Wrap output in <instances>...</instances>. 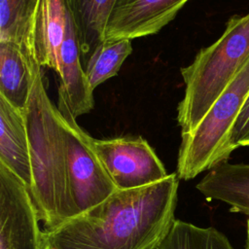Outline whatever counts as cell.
<instances>
[{
  "label": "cell",
  "mask_w": 249,
  "mask_h": 249,
  "mask_svg": "<svg viewBox=\"0 0 249 249\" xmlns=\"http://www.w3.org/2000/svg\"><path fill=\"white\" fill-rule=\"evenodd\" d=\"M31 89L24 109L28 133L31 184L28 189L39 221L56 227L98 204L117 188L101 164L91 136L53 104L42 66L24 50Z\"/></svg>",
  "instance_id": "1"
},
{
  "label": "cell",
  "mask_w": 249,
  "mask_h": 249,
  "mask_svg": "<svg viewBox=\"0 0 249 249\" xmlns=\"http://www.w3.org/2000/svg\"><path fill=\"white\" fill-rule=\"evenodd\" d=\"M179 178L116 191L82 214L41 231V249H157L175 219Z\"/></svg>",
  "instance_id": "2"
},
{
  "label": "cell",
  "mask_w": 249,
  "mask_h": 249,
  "mask_svg": "<svg viewBox=\"0 0 249 249\" xmlns=\"http://www.w3.org/2000/svg\"><path fill=\"white\" fill-rule=\"evenodd\" d=\"M248 57L249 13L230 18L220 38L180 69L185 84L184 96L177 107L181 134L199 124Z\"/></svg>",
  "instance_id": "3"
},
{
  "label": "cell",
  "mask_w": 249,
  "mask_h": 249,
  "mask_svg": "<svg viewBox=\"0 0 249 249\" xmlns=\"http://www.w3.org/2000/svg\"><path fill=\"white\" fill-rule=\"evenodd\" d=\"M248 94L249 57L199 124L181 134L176 168L179 179H194L227 161L232 153L230 133Z\"/></svg>",
  "instance_id": "4"
},
{
  "label": "cell",
  "mask_w": 249,
  "mask_h": 249,
  "mask_svg": "<svg viewBox=\"0 0 249 249\" xmlns=\"http://www.w3.org/2000/svg\"><path fill=\"white\" fill-rule=\"evenodd\" d=\"M91 145L119 191L146 187L168 175L154 149L142 136L127 135L109 139L91 137Z\"/></svg>",
  "instance_id": "5"
},
{
  "label": "cell",
  "mask_w": 249,
  "mask_h": 249,
  "mask_svg": "<svg viewBox=\"0 0 249 249\" xmlns=\"http://www.w3.org/2000/svg\"><path fill=\"white\" fill-rule=\"evenodd\" d=\"M28 189L0 163V249H41V230Z\"/></svg>",
  "instance_id": "6"
},
{
  "label": "cell",
  "mask_w": 249,
  "mask_h": 249,
  "mask_svg": "<svg viewBox=\"0 0 249 249\" xmlns=\"http://www.w3.org/2000/svg\"><path fill=\"white\" fill-rule=\"evenodd\" d=\"M189 0H116L104 40L135 39L157 34Z\"/></svg>",
  "instance_id": "7"
},
{
  "label": "cell",
  "mask_w": 249,
  "mask_h": 249,
  "mask_svg": "<svg viewBox=\"0 0 249 249\" xmlns=\"http://www.w3.org/2000/svg\"><path fill=\"white\" fill-rule=\"evenodd\" d=\"M81 46L76 26L69 11L66 15L65 38L61 45L58 68L57 109L75 120L94 107L93 89L81 64Z\"/></svg>",
  "instance_id": "8"
},
{
  "label": "cell",
  "mask_w": 249,
  "mask_h": 249,
  "mask_svg": "<svg viewBox=\"0 0 249 249\" xmlns=\"http://www.w3.org/2000/svg\"><path fill=\"white\" fill-rule=\"evenodd\" d=\"M67 11L65 0H39L22 46L31 51L42 67H49L56 74L65 38Z\"/></svg>",
  "instance_id": "9"
},
{
  "label": "cell",
  "mask_w": 249,
  "mask_h": 249,
  "mask_svg": "<svg viewBox=\"0 0 249 249\" xmlns=\"http://www.w3.org/2000/svg\"><path fill=\"white\" fill-rule=\"evenodd\" d=\"M0 163L29 189L31 160L24 112L0 95Z\"/></svg>",
  "instance_id": "10"
},
{
  "label": "cell",
  "mask_w": 249,
  "mask_h": 249,
  "mask_svg": "<svg viewBox=\"0 0 249 249\" xmlns=\"http://www.w3.org/2000/svg\"><path fill=\"white\" fill-rule=\"evenodd\" d=\"M196 189L207 198L228 204L231 212L249 217V164L224 161L210 169Z\"/></svg>",
  "instance_id": "11"
},
{
  "label": "cell",
  "mask_w": 249,
  "mask_h": 249,
  "mask_svg": "<svg viewBox=\"0 0 249 249\" xmlns=\"http://www.w3.org/2000/svg\"><path fill=\"white\" fill-rule=\"evenodd\" d=\"M31 83V72L22 47L14 41H0V95L24 111Z\"/></svg>",
  "instance_id": "12"
},
{
  "label": "cell",
  "mask_w": 249,
  "mask_h": 249,
  "mask_svg": "<svg viewBox=\"0 0 249 249\" xmlns=\"http://www.w3.org/2000/svg\"><path fill=\"white\" fill-rule=\"evenodd\" d=\"M80 41L84 57L104 40L105 28L116 0H65Z\"/></svg>",
  "instance_id": "13"
},
{
  "label": "cell",
  "mask_w": 249,
  "mask_h": 249,
  "mask_svg": "<svg viewBox=\"0 0 249 249\" xmlns=\"http://www.w3.org/2000/svg\"><path fill=\"white\" fill-rule=\"evenodd\" d=\"M157 249H234L229 238L213 227L202 228L175 220Z\"/></svg>",
  "instance_id": "14"
},
{
  "label": "cell",
  "mask_w": 249,
  "mask_h": 249,
  "mask_svg": "<svg viewBox=\"0 0 249 249\" xmlns=\"http://www.w3.org/2000/svg\"><path fill=\"white\" fill-rule=\"evenodd\" d=\"M132 53L131 40L123 38L103 40L89 54L86 74L94 90L106 80L116 76L126 57Z\"/></svg>",
  "instance_id": "15"
},
{
  "label": "cell",
  "mask_w": 249,
  "mask_h": 249,
  "mask_svg": "<svg viewBox=\"0 0 249 249\" xmlns=\"http://www.w3.org/2000/svg\"><path fill=\"white\" fill-rule=\"evenodd\" d=\"M39 0H0V41L25 44Z\"/></svg>",
  "instance_id": "16"
},
{
  "label": "cell",
  "mask_w": 249,
  "mask_h": 249,
  "mask_svg": "<svg viewBox=\"0 0 249 249\" xmlns=\"http://www.w3.org/2000/svg\"><path fill=\"white\" fill-rule=\"evenodd\" d=\"M229 142L232 152L239 147L249 146V94L232 125Z\"/></svg>",
  "instance_id": "17"
},
{
  "label": "cell",
  "mask_w": 249,
  "mask_h": 249,
  "mask_svg": "<svg viewBox=\"0 0 249 249\" xmlns=\"http://www.w3.org/2000/svg\"><path fill=\"white\" fill-rule=\"evenodd\" d=\"M245 249H249V219L247 221V238H246Z\"/></svg>",
  "instance_id": "18"
}]
</instances>
